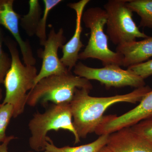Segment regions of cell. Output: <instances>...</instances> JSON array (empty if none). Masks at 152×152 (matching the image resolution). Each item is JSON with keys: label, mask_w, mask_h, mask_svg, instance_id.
I'll use <instances>...</instances> for the list:
<instances>
[{"label": "cell", "mask_w": 152, "mask_h": 152, "mask_svg": "<svg viewBox=\"0 0 152 152\" xmlns=\"http://www.w3.org/2000/svg\"><path fill=\"white\" fill-rule=\"evenodd\" d=\"M151 90L145 86L125 94L100 97L90 96V90L86 89H76L70 104L73 124L79 138H86L95 132L103 121L105 112L111 106L120 102H140Z\"/></svg>", "instance_id": "obj_1"}, {"label": "cell", "mask_w": 152, "mask_h": 152, "mask_svg": "<svg viewBox=\"0 0 152 152\" xmlns=\"http://www.w3.org/2000/svg\"><path fill=\"white\" fill-rule=\"evenodd\" d=\"M6 44L10 53L12 63L4 80L5 96L2 103L12 105L13 118H16L24 111L28 93L34 87L38 73L35 66L25 65L22 62L16 42L7 39Z\"/></svg>", "instance_id": "obj_2"}, {"label": "cell", "mask_w": 152, "mask_h": 152, "mask_svg": "<svg viewBox=\"0 0 152 152\" xmlns=\"http://www.w3.org/2000/svg\"><path fill=\"white\" fill-rule=\"evenodd\" d=\"M92 89L90 80L73 75L71 71L53 75L42 79L28 93L27 105L36 107L39 103L46 106L49 102L55 104H70L76 89Z\"/></svg>", "instance_id": "obj_3"}, {"label": "cell", "mask_w": 152, "mask_h": 152, "mask_svg": "<svg viewBox=\"0 0 152 152\" xmlns=\"http://www.w3.org/2000/svg\"><path fill=\"white\" fill-rule=\"evenodd\" d=\"M28 126L31 134L29 145L35 151H45L47 134L50 131H69L74 136L75 144L80 141L73 124L70 104H54L43 113H36Z\"/></svg>", "instance_id": "obj_4"}, {"label": "cell", "mask_w": 152, "mask_h": 152, "mask_svg": "<svg viewBox=\"0 0 152 152\" xmlns=\"http://www.w3.org/2000/svg\"><path fill=\"white\" fill-rule=\"evenodd\" d=\"M82 20L90 30V37L84 50L79 54L78 60L96 59L100 61L104 66H122V57L109 48L108 38L104 31L107 21L105 10L97 7L90 8L83 13Z\"/></svg>", "instance_id": "obj_5"}, {"label": "cell", "mask_w": 152, "mask_h": 152, "mask_svg": "<svg viewBox=\"0 0 152 152\" xmlns=\"http://www.w3.org/2000/svg\"><path fill=\"white\" fill-rule=\"evenodd\" d=\"M128 0H110L104 5L107 14V32L115 45L127 43L148 36L142 32L133 19Z\"/></svg>", "instance_id": "obj_6"}, {"label": "cell", "mask_w": 152, "mask_h": 152, "mask_svg": "<svg viewBox=\"0 0 152 152\" xmlns=\"http://www.w3.org/2000/svg\"><path fill=\"white\" fill-rule=\"evenodd\" d=\"M73 72L75 75L88 80L98 81L107 88L129 86L136 89L145 86L144 79L141 77L128 69H123L116 65L94 68L79 62L74 67Z\"/></svg>", "instance_id": "obj_7"}, {"label": "cell", "mask_w": 152, "mask_h": 152, "mask_svg": "<svg viewBox=\"0 0 152 152\" xmlns=\"http://www.w3.org/2000/svg\"><path fill=\"white\" fill-rule=\"evenodd\" d=\"M66 38L62 28L56 32L54 28L50 31L45 45L44 49L41 52L42 67L35 81V86L42 79L53 75L66 73L69 71L61 62L58 56L59 49L65 43Z\"/></svg>", "instance_id": "obj_8"}, {"label": "cell", "mask_w": 152, "mask_h": 152, "mask_svg": "<svg viewBox=\"0 0 152 152\" xmlns=\"http://www.w3.org/2000/svg\"><path fill=\"white\" fill-rule=\"evenodd\" d=\"M14 3L13 0H0V25L4 27L13 36L20 47L25 65L34 66L37 60L33 55L29 42L24 40L21 37L19 23L21 16L14 10Z\"/></svg>", "instance_id": "obj_9"}, {"label": "cell", "mask_w": 152, "mask_h": 152, "mask_svg": "<svg viewBox=\"0 0 152 152\" xmlns=\"http://www.w3.org/2000/svg\"><path fill=\"white\" fill-rule=\"evenodd\" d=\"M152 117V90L134 108L119 116L108 115L102 125V130L105 134H110L123 128L132 126Z\"/></svg>", "instance_id": "obj_10"}, {"label": "cell", "mask_w": 152, "mask_h": 152, "mask_svg": "<svg viewBox=\"0 0 152 152\" xmlns=\"http://www.w3.org/2000/svg\"><path fill=\"white\" fill-rule=\"evenodd\" d=\"M107 146L112 152H152V145L131 127L109 134Z\"/></svg>", "instance_id": "obj_11"}, {"label": "cell", "mask_w": 152, "mask_h": 152, "mask_svg": "<svg viewBox=\"0 0 152 152\" xmlns=\"http://www.w3.org/2000/svg\"><path fill=\"white\" fill-rule=\"evenodd\" d=\"M89 1V0H81L78 2L70 3L67 5L68 7L75 12V29L73 37L62 47L63 56L60 60L69 71H71L75 66L78 60L79 52L82 48L84 46L81 40L83 29L82 26V16L85 7Z\"/></svg>", "instance_id": "obj_12"}, {"label": "cell", "mask_w": 152, "mask_h": 152, "mask_svg": "<svg viewBox=\"0 0 152 152\" xmlns=\"http://www.w3.org/2000/svg\"><path fill=\"white\" fill-rule=\"evenodd\" d=\"M116 50L122 57L123 66L128 68L141 64L152 57V37L119 45Z\"/></svg>", "instance_id": "obj_13"}, {"label": "cell", "mask_w": 152, "mask_h": 152, "mask_svg": "<svg viewBox=\"0 0 152 152\" xmlns=\"http://www.w3.org/2000/svg\"><path fill=\"white\" fill-rule=\"evenodd\" d=\"M29 11L26 15L21 17L20 25L30 37L36 35L38 25L42 15V8L38 0H29Z\"/></svg>", "instance_id": "obj_14"}, {"label": "cell", "mask_w": 152, "mask_h": 152, "mask_svg": "<svg viewBox=\"0 0 152 152\" xmlns=\"http://www.w3.org/2000/svg\"><path fill=\"white\" fill-rule=\"evenodd\" d=\"M109 134H104L90 143L77 147L56 146L49 137H47L45 151L50 152H97L103 147L107 145Z\"/></svg>", "instance_id": "obj_15"}, {"label": "cell", "mask_w": 152, "mask_h": 152, "mask_svg": "<svg viewBox=\"0 0 152 152\" xmlns=\"http://www.w3.org/2000/svg\"><path fill=\"white\" fill-rule=\"evenodd\" d=\"M127 6L140 18V26L152 29V0H128Z\"/></svg>", "instance_id": "obj_16"}, {"label": "cell", "mask_w": 152, "mask_h": 152, "mask_svg": "<svg viewBox=\"0 0 152 152\" xmlns=\"http://www.w3.org/2000/svg\"><path fill=\"white\" fill-rule=\"evenodd\" d=\"M61 0H43L44 10L39 23L36 35L39 39L41 45L44 46L48 38L46 34V24L48 17L51 11L60 3Z\"/></svg>", "instance_id": "obj_17"}, {"label": "cell", "mask_w": 152, "mask_h": 152, "mask_svg": "<svg viewBox=\"0 0 152 152\" xmlns=\"http://www.w3.org/2000/svg\"><path fill=\"white\" fill-rule=\"evenodd\" d=\"M13 116V108L8 104H0V144L4 141L7 136L6 132L11 119Z\"/></svg>", "instance_id": "obj_18"}, {"label": "cell", "mask_w": 152, "mask_h": 152, "mask_svg": "<svg viewBox=\"0 0 152 152\" xmlns=\"http://www.w3.org/2000/svg\"><path fill=\"white\" fill-rule=\"evenodd\" d=\"M131 127L152 145V117L141 121Z\"/></svg>", "instance_id": "obj_19"}, {"label": "cell", "mask_w": 152, "mask_h": 152, "mask_svg": "<svg viewBox=\"0 0 152 152\" xmlns=\"http://www.w3.org/2000/svg\"><path fill=\"white\" fill-rule=\"evenodd\" d=\"M3 37L0 28V85L4 83L6 74L10 68L12 60L2 48Z\"/></svg>", "instance_id": "obj_20"}, {"label": "cell", "mask_w": 152, "mask_h": 152, "mask_svg": "<svg viewBox=\"0 0 152 152\" xmlns=\"http://www.w3.org/2000/svg\"><path fill=\"white\" fill-rule=\"evenodd\" d=\"M128 69L145 80L152 75V60L129 67Z\"/></svg>", "instance_id": "obj_21"}, {"label": "cell", "mask_w": 152, "mask_h": 152, "mask_svg": "<svg viewBox=\"0 0 152 152\" xmlns=\"http://www.w3.org/2000/svg\"><path fill=\"white\" fill-rule=\"evenodd\" d=\"M16 139V137L14 136L11 135L7 136L4 141L0 144V152H9L8 150V146L10 142L14 139ZM27 152H34L33 151H28Z\"/></svg>", "instance_id": "obj_22"}, {"label": "cell", "mask_w": 152, "mask_h": 152, "mask_svg": "<svg viewBox=\"0 0 152 152\" xmlns=\"http://www.w3.org/2000/svg\"><path fill=\"white\" fill-rule=\"evenodd\" d=\"M97 152H112V151L106 145L102 148L100 150H99Z\"/></svg>", "instance_id": "obj_23"}, {"label": "cell", "mask_w": 152, "mask_h": 152, "mask_svg": "<svg viewBox=\"0 0 152 152\" xmlns=\"http://www.w3.org/2000/svg\"><path fill=\"white\" fill-rule=\"evenodd\" d=\"M2 89L1 88H0V101L2 99Z\"/></svg>", "instance_id": "obj_24"}, {"label": "cell", "mask_w": 152, "mask_h": 152, "mask_svg": "<svg viewBox=\"0 0 152 152\" xmlns=\"http://www.w3.org/2000/svg\"><path fill=\"white\" fill-rule=\"evenodd\" d=\"M45 152H49V151H45Z\"/></svg>", "instance_id": "obj_25"}]
</instances>
